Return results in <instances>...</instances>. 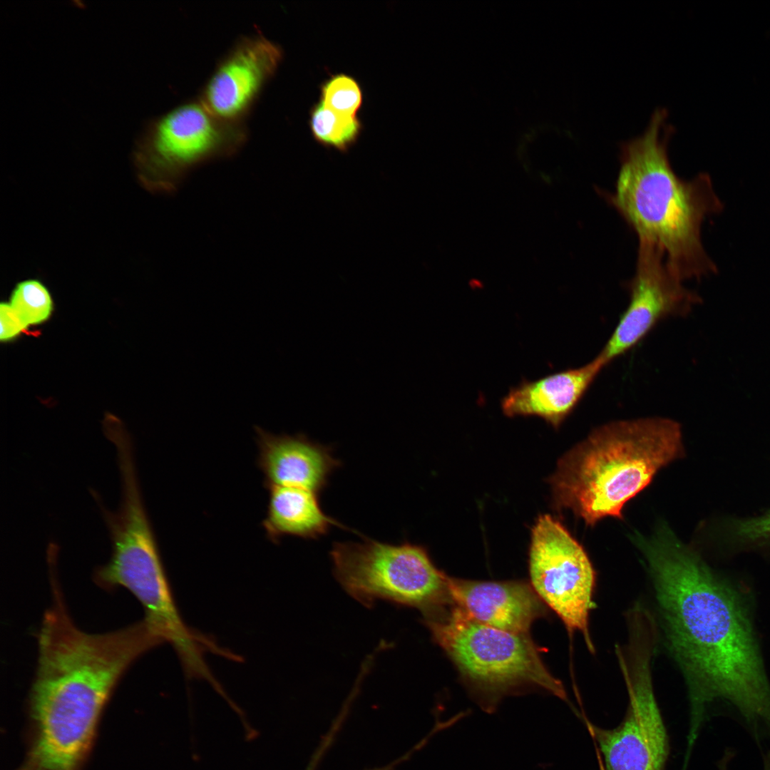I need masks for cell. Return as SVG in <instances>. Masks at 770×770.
<instances>
[{"instance_id": "6da1fadb", "label": "cell", "mask_w": 770, "mask_h": 770, "mask_svg": "<svg viewBox=\"0 0 770 770\" xmlns=\"http://www.w3.org/2000/svg\"><path fill=\"white\" fill-rule=\"evenodd\" d=\"M635 542L648 563L672 650L687 677L693 743L706 706L729 702L770 733V684L738 595L663 527Z\"/></svg>"}, {"instance_id": "7a4b0ae2", "label": "cell", "mask_w": 770, "mask_h": 770, "mask_svg": "<svg viewBox=\"0 0 770 770\" xmlns=\"http://www.w3.org/2000/svg\"><path fill=\"white\" fill-rule=\"evenodd\" d=\"M667 119L666 109L657 108L642 134L621 144L615 190L598 192L620 213L638 242L664 255L680 280L700 279L717 272L702 242V225L724 205L707 173L689 180L676 175L668 155L674 130Z\"/></svg>"}, {"instance_id": "3957f363", "label": "cell", "mask_w": 770, "mask_h": 770, "mask_svg": "<svg viewBox=\"0 0 770 770\" xmlns=\"http://www.w3.org/2000/svg\"><path fill=\"white\" fill-rule=\"evenodd\" d=\"M682 451L681 426L673 419L653 416L605 423L560 461L552 480L555 502L587 525L608 516L622 518L625 504Z\"/></svg>"}, {"instance_id": "277c9868", "label": "cell", "mask_w": 770, "mask_h": 770, "mask_svg": "<svg viewBox=\"0 0 770 770\" xmlns=\"http://www.w3.org/2000/svg\"><path fill=\"white\" fill-rule=\"evenodd\" d=\"M121 499L115 511L99 495L94 499L108 528L112 545L108 562L97 567L95 582L102 588L128 589L140 601L145 620L178 653L195 645L198 635L183 620L171 591L157 540L146 513L138 475H122Z\"/></svg>"}, {"instance_id": "5b68a950", "label": "cell", "mask_w": 770, "mask_h": 770, "mask_svg": "<svg viewBox=\"0 0 770 770\" xmlns=\"http://www.w3.org/2000/svg\"><path fill=\"white\" fill-rule=\"evenodd\" d=\"M426 623L462 676L486 697V709L504 694L526 686L566 699L562 682L548 671L528 634L482 624L457 606L427 617Z\"/></svg>"}, {"instance_id": "8992f818", "label": "cell", "mask_w": 770, "mask_h": 770, "mask_svg": "<svg viewBox=\"0 0 770 770\" xmlns=\"http://www.w3.org/2000/svg\"><path fill=\"white\" fill-rule=\"evenodd\" d=\"M330 555L337 580L366 606L386 600L417 607L428 616L450 600L447 575L422 546L364 537L361 542L334 543Z\"/></svg>"}, {"instance_id": "52a82bcc", "label": "cell", "mask_w": 770, "mask_h": 770, "mask_svg": "<svg viewBox=\"0 0 770 770\" xmlns=\"http://www.w3.org/2000/svg\"><path fill=\"white\" fill-rule=\"evenodd\" d=\"M247 138L244 123L219 118L197 98L150 120L140 138L137 158L153 188L173 192L193 169L234 155Z\"/></svg>"}, {"instance_id": "ba28073f", "label": "cell", "mask_w": 770, "mask_h": 770, "mask_svg": "<svg viewBox=\"0 0 770 770\" xmlns=\"http://www.w3.org/2000/svg\"><path fill=\"white\" fill-rule=\"evenodd\" d=\"M529 573L539 598L569 632H582L592 649L588 618L593 607L595 570L582 547L548 515L540 516L533 528Z\"/></svg>"}, {"instance_id": "9c48e42d", "label": "cell", "mask_w": 770, "mask_h": 770, "mask_svg": "<svg viewBox=\"0 0 770 770\" xmlns=\"http://www.w3.org/2000/svg\"><path fill=\"white\" fill-rule=\"evenodd\" d=\"M683 283L661 252L638 242L635 272L627 283L629 303L595 357L606 366L635 347L662 319L689 314L702 299Z\"/></svg>"}, {"instance_id": "30bf717a", "label": "cell", "mask_w": 770, "mask_h": 770, "mask_svg": "<svg viewBox=\"0 0 770 770\" xmlns=\"http://www.w3.org/2000/svg\"><path fill=\"white\" fill-rule=\"evenodd\" d=\"M629 703L615 728L589 724L602 754L605 770H664L669 754L664 724L654 697L650 667L643 661L630 679L624 669Z\"/></svg>"}, {"instance_id": "8fae6325", "label": "cell", "mask_w": 770, "mask_h": 770, "mask_svg": "<svg viewBox=\"0 0 770 770\" xmlns=\"http://www.w3.org/2000/svg\"><path fill=\"white\" fill-rule=\"evenodd\" d=\"M283 55L282 47L262 33L241 36L217 63L198 98L219 118L244 123Z\"/></svg>"}, {"instance_id": "7c38bea8", "label": "cell", "mask_w": 770, "mask_h": 770, "mask_svg": "<svg viewBox=\"0 0 770 770\" xmlns=\"http://www.w3.org/2000/svg\"><path fill=\"white\" fill-rule=\"evenodd\" d=\"M257 464L265 484L309 490L317 494L327 486L332 473L341 466L331 446L304 434H274L255 427Z\"/></svg>"}, {"instance_id": "4fadbf2b", "label": "cell", "mask_w": 770, "mask_h": 770, "mask_svg": "<svg viewBox=\"0 0 770 770\" xmlns=\"http://www.w3.org/2000/svg\"><path fill=\"white\" fill-rule=\"evenodd\" d=\"M450 600L476 621L501 630L528 634L544 612L533 587L520 581H475L447 576Z\"/></svg>"}, {"instance_id": "5bb4252c", "label": "cell", "mask_w": 770, "mask_h": 770, "mask_svg": "<svg viewBox=\"0 0 770 770\" xmlns=\"http://www.w3.org/2000/svg\"><path fill=\"white\" fill-rule=\"evenodd\" d=\"M603 368L595 357L577 368L534 381L523 379L502 398V411L508 417H539L558 428L574 411Z\"/></svg>"}, {"instance_id": "9a60e30c", "label": "cell", "mask_w": 770, "mask_h": 770, "mask_svg": "<svg viewBox=\"0 0 770 770\" xmlns=\"http://www.w3.org/2000/svg\"><path fill=\"white\" fill-rule=\"evenodd\" d=\"M267 513L262 527L274 543L284 536L317 539L332 526L347 529L322 510L319 494L309 490L289 486H271Z\"/></svg>"}, {"instance_id": "2e32d148", "label": "cell", "mask_w": 770, "mask_h": 770, "mask_svg": "<svg viewBox=\"0 0 770 770\" xmlns=\"http://www.w3.org/2000/svg\"><path fill=\"white\" fill-rule=\"evenodd\" d=\"M309 124L317 143L342 153L354 145L362 130V124L356 116L339 113L320 101L310 111Z\"/></svg>"}, {"instance_id": "e0dca14e", "label": "cell", "mask_w": 770, "mask_h": 770, "mask_svg": "<svg viewBox=\"0 0 770 770\" xmlns=\"http://www.w3.org/2000/svg\"><path fill=\"white\" fill-rule=\"evenodd\" d=\"M9 304L27 327L45 322L53 309L48 290L36 279H27L18 284L11 294Z\"/></svg>"}, {"instance_id": "ac0fdd59", "label": "cell", "mask_w": 770, "mask_h": 770, "mask_svg": "<svg viewBox=\"0 0 770 770\" xmlns=\"http://www.w3.org/2000/svg\"><path fill=\"white\" fill-rule=\"evenodd\" d=\"M320 101L339 113L356 116L363 103V93L353 77L340 73L331 76L322 85Z\"/></svg>"}, {"instance_id": "d6986e66", "label": "cell", "mask_w": 770, "mask_h": 770, "mask_svg": "<svg viewBox=\"0 0 770 770\" xmlns=\"http://www.w3.org/2000/svg\"><path fill=\"white\" fill-rule=\"evenodd\" d=\"M0 339L2 342L14 339L27 327L14 308L6 302H2L0 305Z\"/></svg>"}]
</instances>
